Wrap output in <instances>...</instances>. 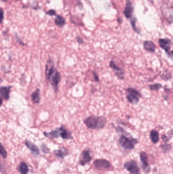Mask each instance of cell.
<instances>
[{
    "label": "cell",
    "mask_w": 173,
    "mask_h": 174,
    "mask_svg": "<svg viewBox=\"0 0 173 174\" xmlns=\"http://www.w3.org/2000/svg\"><path fill=\"white\" fill-rule=\"evenodd\" d=\"M31 99L33 103L35 104H39L41 101L40 97V89L37 88L31 95Z\"/></svg>",
    "instance_id": "9a60e30c"
},
{
    "label": "cell",
    "mask_w": 173,
    "mask_h": 174,
    "mask_svg": "<svg viewBox=\"0 0 173 174\" xmlns=\"http://www.w3.org/2000/svg\"><path fill=\"white\" fill-rule=\"evenodd\" d=\"M127 92L129 94H133L135 95H137L138 96H140L141 94L140 93L138 92V91L136 90V89L132 88H129L127 89Z\"/></svg>",
    "instance_id": "7402d4cb"
},
{
    "label": "cell",
    "mask_w": 173,
    "mask_h": 174,
    "mask_svg": "<svg viewBox=\"0 0 173 174\" xmlns=\"http://www.w3.org/2000/svg\"><path fill=\"white\" fill-rule=\"evenodd\" d=\"M49 81L50 82L51 85L53 87L55 92H57L59 88V85L61 81V73L57 69L53 75H51Z\"/></svg>",
    "instance_id": "5b68a950"
},
{
    "label": "cell",
    "mask_w": 173,
    "mask_h": 174,
    "mask_svg": "<svg viewBox=\"0 0 173 174\" xmlns=\"http://www.w3.org/2000/svg\"><path fill=\"white\" fill-rule=\"evenodd\" d=\"M162 150H164V152H166V151H168L171 149V146L170 145H169V144H166L162 146Z\"/></svg>",
    "instance_id": "4316f807"
},
{
    "label": "cell",
    "mask_w": 173,
    "mask_h": 174,
    "mask_svg": "<svg viewBox=\"0 0 173 174\" xmlns=\"http://www.w3.org/2000/svg\"><path fill=\"white\" fill-rule=\"evenodd\" d=\"M171 74L169 72H164V73L162 75L161 77L162 78V79H164V80H168L171 79Z\"/></svg>",
    "instance_id": "484cf974"
},
{
    "label": "cell",
    "mask_w": 173,
    "mask_h": 174,
    "mask_svg": "<svg viewBox=\"0 0 173 174\" xmlns=\"http://www.w3.org/2000/svg\"><path fill=\"white\" fill-rule=\"evenodd\" d=\"M25 145L28 148H29L31 152L33 155H38L39 154L40 151L37 146L35 145L34 144L32 143L31 142L29 141H26L24 142Z\"/></svg>",
    "instance_id": "5bb4252c"
},
{
    "label": "cell",
    "mask_w": 173,
    "mask_h": 174,
    "mask_svg": "<svg viewBox=\"0 0 173 174\" xmlns=\"http://www.w3.org/2000/svg\"><path fill=\"white\" fill-rule=\"evenodd\" d=\"M134 11V7L132 4L131 0H127L126 3V7L123 12L125 18H131L132 17Z\"/></svg>",
    "instance_id": "7c38bea8"
},
{
    "label": "cell",
    "mask_w": 173,
    "mask_h": 174,
    "mask_svg": "<svg viewBox=\"0 0 173 174\" xmlns=\"http://www.w3.org/2000/svg\"><path fill=\"white\" fill-rule=\"evenodd\" d=\"M82 159L80 160V165H85L86 163L92 160V157L91 156L90 152L88 150H84L82 153Z\"/></svg>",
    "instance_id": "4fadbf2b"
},
{
    "label": "cell",
    "mask_w": 173,
    "mask_h": 174,
    "mask_svg": "<svg viewBox=\"0 0 173 174\" xmlns=\"http://www.w3.org/2000/svg\"><path fill=\"white\" fill-rule=\"evenodd\" d=\"M109 66L111 68L114 70L115 75L118 79H123L125 78V74L123 70L120 68H119L118 66H117L113 61H111L110 62Z\"/></svg>",
    "instance_id": "8fae6325"
},
{
    "label": "cell",
    "mask_w": 173,
    "mask_h": 174,
    "mask_svg": "<svg viewBox=\"0 0 173 174\" xmlns=\"http://www.w3.org/2000/svg\"><path fill=\"white\" fill-rule=\"evenodd\" d=\"M76 40H77V42L79 43V44H83L84 43V41L83 39L82 38L80 37H76Z\"/></svg>",
    "instance_id": "4dcf8cb0"
},
{
    "label": "cell",
    "mask_w": 173,
    "mask_h": 174,
    "mask_svg": "<svg viewBox=\"0 0 173 174\" xmlns=\"http://www.w3.org/2000/svg\"><path fill=\"white\" fill-rule=\"evenodd\" d=\"M136 19L135 18H133L131 19V26H132V28L134 30V31H135L137 33H138V34L139 33V31L138 30V29L137 28V27L136 26Z\"/></svg>",
    "instance_id": "603a6c76"
},
{
    "label": "cell",
    "mask_w": 173,
    "mask_h": 174,
    "mask_svg": "<svg viewBox=\"0 0 173 174\" xmlns=\"http://www.w3.org/2000/svg\"><path fill=\"white\" fill-rule=\"evenodd\" d=\"M54 153L55 155L58 158L63 159L68 154V152L67 150L59 149V150H55L54 151Z\"/></svg>",
    "instance_id": "d6986e66"
},
{
    "label": "cell",
    "mask_w": 173,
    "mask_h": 174,
    "mask_svg": "<svg viewBox=\"0 0 173 174\" xmlns=\"http://www.w3.org/2000/svg\"><path fill=\"white\" fill-rule=\"evenodd\" d=\"M124 168L131 174H140V170L135 160H131L126 162L124 165Z\"/></svg>",
    "instance_id": "8992f818"
},
{
    "label": "cell",
    "mask_w": 173,
    "mask_h": 174,
    "mask_svg": "<svg viewBox=\"0 0 173 174\" xmlns=\"http://www.w3.org/2000/svg\"><path fill=\"white\" fill-rule=\"evenodd\" d=\"M171 53H172V56H173V51H172V52H171Z\"/></svg>",
    "instance_id": "d6a6232c"
},
{
    "label": "cell",
    "mask_w": 173,
    "mask_h": 174,
    "mask_svg": "<svg viewBox=\"0 0 173 174\" xmlns=\"http://www.w3.org/2000/svg\"><path fill=\"white\" fill-rule=\"evenodd\" d=\"M141 161L142 163L143 169L145 172L146 173H148L150 170V167L148 162V156L146 153L145 152H142L140 154Z\"/></svg>",
    "instance_id": "9c48e42d"
},
{
    "label": "cell",
    "mask_w": 173,
    "mask_h": 174,
    "mask_svg": "<svg viewBox=\"0 0 173 174\" xmlns=\"http://www.w3.org/2000/svg\"><path fill=\"white\" fill-rule=\"evenodd\" d=\"M18 170L22 174H28L29 168L26 162H21L18 166Z\"/></svg>",
    "instance_id": "e0dca14e"
},
{
    "label": "cell",
    "mask_w": 173,
    "mask_h": 174,
    "mask_svg": "<svg viewBox=\"0 0 173 174\" xmlns=\"http://www.w3.org/2000/svg\"><path fill=\"white\" fill-rule=\"evenodd\" d=\"M47 14L50 16H55V15H56V12H55V11L54 10L51 9V10H49V11L47 12Z\"/></svg>",
    "instance_id": "f546056e"
},
{
    "label": "cell",
    "mask_w": 173,
    "mask_h": 174,
    "mask_svg": "<svg viewBox=\"0 0 173 174\" xmlns=\"http://www.w3.org/2000/svg\"><path fill=\"white\" fill-rule=\"evenodd\" d=\"M3 20V11L2 9H1V22H2Z\"/></svg>",
    "instance_id": "1f68e13d"
},
{
    "label": "cell",
    "mask_w": 173,
    "mask_h": 174,
    "mask_svg": "<svg viewBox=\"0 0 173 174\" xmlns=\"http://www.w3.org/2000/svg\"><path fill=\"white\" fill-rule=\"evenodd\" d=\"M92 73H93V75H94V81L99 82L100 81V79H99V76L98 75L97 73L94 71H93Z\"/></svg>",
    "instance_id": "f1b7e54d"
},
{
    "label": "cell",
    "mask_w": 173,
    "mask_h": 174,
    "mask_svg": "<svg viewBox=\"0 0 173 174\" xmlns=\"http://www.w3.org/2000/svg\"><path fill=\"white\" fill-rule=\"evenodd\" d=\"M143 46L145 49L149 52L152 53L155 51V45L151 41H145L143 43Z\"/></svg>",
    "instance_id": "2e32d148"
},
{
    "label": "cell",
    "mask_w": 173,
    "mask_h": 174,
    "mask_svg": "<svg viewBox=\"0 0 173 174\" xmlns=\"http://www.w3.org/2000/svg\"><path fill=\"white\" fill-rule=\"evenodd\" d=\"M56 70L57 69L55 67L53 60L51 58H49L45 64V75L47 80H49L51 75H53Z\"/></svg>",
    "instance_id": "277c9868"
},
{
    "label": "cell",
    "mask_w": 173,
    "mask_h": 174,
    "mask_svg": "<svg viewBox=\"0 0 173 174\" xmlns=\"http://www.w3.org/2000/svg\"><path fill=\"white\" fill-rule=\"evenodd\" d=\"M107 119L103 116H90L84 120V123L88 128L91 129H101L104 128Z\"/></svg>",
    "instance_id": "6da1fadb"
},
{
    "label": "cell",
    "mask_w": 173,
    "mask_h": 174,
    "mask_svg": "<svg viewBox=\"0 0 173 174\" xmlns=\"http://www.w3.org/2000/svg\"><path fill=\"white\" fill-rule=\"evenodd\" d=\"M43 133L45 137L49 139H56L61 137L64 139H73L71 133L66 129L64 125H61L59 127L51 131L50 132H44Z\"/></svg>",
    "instance_id": "7a4b0ae2"
},
{
    "label": "cell",
    "mask_w": 173,
    "mask_h": 174,
    "mask_svg": "<svg viewBox=\"0 0 173 174\" xmlns=\"http://www.w3.org/2000/svg\"><path fill=\"white\" fill-rule=\"evenodd\" d=\"M127 100L128 101L133 104H138L139 102V96L137 95L133 94H129V95H127Z\"/></svg>",
    "instance_id": "ac0fdd59"
},
{
    "label": "cell",
    "mask_w": 173,
    "mask_h": 174,
    "mask_svg": "<svg viewBox=\"0 0 173 174\" xmlns=\"http://www.w3.org/2000/svg\"><path fill=\"white\" fill-rule=\"evenodd\" d=\"M0 153H1V156H2L3 158H6L7 156V152L6 151V150H5L4 147L2 145V144H1V146H0Z\"/></svg>",
    "instance_id": "cb8c5ba5"
},
{
    "label": "cell",
    "mask_w": 173,
    "mask_h": 174,
    "mask_svg": "<svg viewBox=\"0 0 173 174\" xmlns=\"http://www.w3.org/2000/svg\"><path fill=\"white\" fill-rule=\"evenodd\" d=\"M94 167L99 170H107L111 167L109 161L104 159H96L94 162Z\"/></svg>",
    "instance_id": "ba28073f"
},
{
    "label": "cell",
    "mask_w": 173,
    "mask_h": 174,
    "mask_svg": "<svg viewBox=\"0 0 173 174\" xmlns=\"http://www.w3.org/2000/svg\"><path fill=\"white\" fill-rule=\"evenodd\" d=\"M150 138L151 141L154 144L158 143L159 141V135L158 131L155 130H153L150 132Z\"/></svg>",
    "instance_id": "44dd1931"
},
{
    "label": "cell",
    "mask_w": 173,
    "mask_h": 174,
    "mask_svg": "<svg viewBox=\"0 0 173 174\" xmlns=\"http://www.w3.org/2000/svg\"><path fill=\"white\" fill-rule=\"evenodd\" d=\"M119 142L121 146L125 150H131L134 149L135 146L138 143L136 139L129 138L122 135L119 140Z\"/></svg>",
    "instance_id": "3957f363"
},
{
    "label": "cell",
    "mask_w": 173,
    "mask_h": 174,
    "mask_svg": "<svg viewBox=\"0 0 173 174\" xmlns=\"http://www.w3.org/2000/svg\"><path fill=\"white\" fill-rule=\"evenodd\" d=\"M158 43L162 49H164L165 51L170 55V51L171 49L172 42L169 39H160Z\"/></svg>",
    "instance_id": "30bf717a"
},
{
    "label": "cell",
    "mask_w": 173,
    "mask_h": 174,
    "mask_svg": "<svg viewBox=\"0 0 173 174\" xmlns=\"http://www.w3.org/2000/svg\"><path fill=\"white\" fill-rule=\"evenodd\" d=\"M15 39L16 40V41H18V42L19 43H20V45H22V46H24V45H25V44H24V42L22 41V40L20 39V38L18 37V35H15Z\"/></svg>",
    "instance_id": "83f0119b"
},
{
    "label": "cell",
    "mask_w": 173,
    "mask_h": 174,
    "mask_svg": "<svg viewBox=\"0 0 173 174\" xmlns=\"http://www.w3.org/2000/svg\"><path fill=\"white\" fill-rule=\"evenodd\" d=\"M55 24H56L57 26L62 27L65 24L66 22H65V20L64 19V18H63L61 16L58 15L56 16V18L55 19Z\"/></svg>",
    "instance_id": "ffe728a7"
},
{
    "label": "cell",
    "mask_w": 173,
    "mask_h": 174,
    "mask_svg": "<svg viewBox=\"0 0 173 174\" xmlns=\"http://www.w3.org/2000/svg\"><path fill=\"white\" fill-rule=\"evenodd\" d=\"M162 87L160 84H156L154 85H151L149 86V88L151 90L158 91Z\"/></svg>",
    "instance_id": "d4e9b609"
},
{
    "label": "cell",
    "mask_w": 173,
    "mask_h": 174,
    "mask_svg": "<svg viewBox=\"0 0 173 174\" xmlns=\"http://www.w3.org/2000/svg\"><path fill=\"white\" fill-rule=\"evenodd\" d=\"M11 86H1L0 87V99L1 101V105L3 101H7L10 98V93L11 92Z\"/></svg>",
    "instance_id": "52a82bcc"
}]
</instances>
